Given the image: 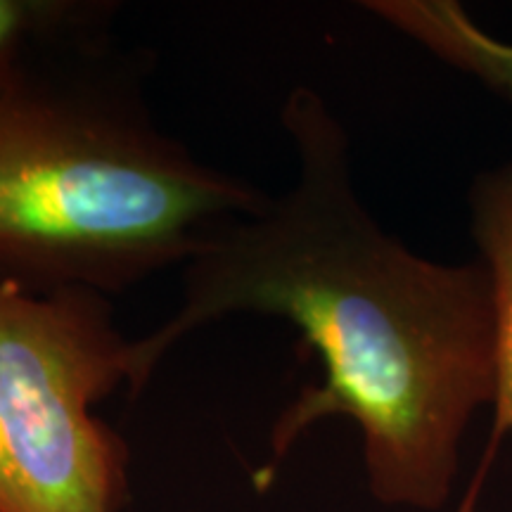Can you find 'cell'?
I'll use <instances>...</instances> for the list:
<instances>
[{
    "label": "cell",
    "instance_id": "obj_1",
    "mask_svg": "<svg viewBox=\"0 0 512 512\" xmlns=\"http://www.w3.org/2000/svg\"><path fill=\"white\" fill-rule=\"evenodd\" d=\"M297 174L280 197L230 223L183 266L181 304L133 339L140 394L192 332L240 313L283 318L323 366L271 432L266 486L294 441L330 415L361 427L370 491L439 510L472 415L494 406L496 318L484 264H439L389 235L358 197L344 126L309 86L280 112Z\"/></svg>",
    "mask_w": 512,
    "mask_h": 512
},
{
    "label": "cell",
    "instance_id": "obj_2",
    "mask_svg": "<svg viewBox=\"0 0 512 512\" xmlns=\"http://www.w3.org/2000/svg\"><path fill=\"white\" fill-rule=\"evenodd\" d=\"M266 202L166 136L107 69L15 64L0 86V278L24 290L119 294Z\"/></svg>",
    "mask_w": 512,
    "mask_h": 512
},
{
    "label": "cell",
    "instance_id": "obj_3",
    "mask_svg": "<svg viewBox=\"0 0 512 512\" xmlns=\"http://www.w3.org/2000/svg\"><path fill=\"white\" fill-rule=\"evenodd\" d=\"M131 349L105 294L0 278V512H121L128 446L93 406Z\"/></svg>",
    "mask_w": 512,
    "mask_h": 512
},
{
    "label": "cell",
    "instance_id": "obj_4",
    "mask_svg": "<svg viewBox=\"0 0 512 512\" xmlns=\"http://www.w3.org/2000/svg\"><path fill=\"white\" fill-rule=\"evenodd\" d=\"M366 8L512 102V43L484 31L456 0H373Z\"/></svg>",
    "mask_w": 512,
    "mask_h": 512
},
{
    "label": "cell",
    "instance_id": "obj_5",
    "mask_svg": "<svg viewBox=\"0 0 512 512\" xmlns=\"http://www.w3.org/2000/svg\"><path fill=\"white\" fill-rule=\"evenodd\" d=\"M472 235L491 280L496 318V430L512 434V164L472 185Z\"/></svg>",
    "mask_w": 512,
    "mask_h": 512
},
{
    "label": "cell",
    "instance_id": "obj_6",
    "mask_svg": "<svg viewBox=\"0 0 512 512\" xmlns=\"http://www.w3.org/2000/svg\"><path fill=\"white\" fill-rule=\"evenodd\" d=\"M95 15L86 3H36V0H0V69L15 67L19 48L36 36L83 27Z\"/></svg>",
    "mask_w": 512,
    "mask_h": 512
},
{
    "label": "cell",
    "instance_id": "obj_7",
    "mask_svg": "<svg viewBox=\"0 0 512 512\" xmlns=\"http://www.w3.org/2000/svg\"><path fill=\"white\" fill-rule=\"evenodd\" d=\"M10 72H12V69H0V86H3V81L8 79Z\"/></svg>",
    "mask_w": 512,
    "mask_h": 512
}]
</instances>
